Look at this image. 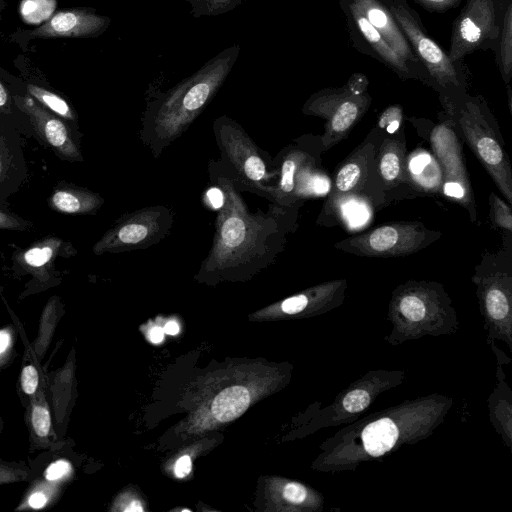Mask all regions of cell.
<instances>
[{
	"label": "cell",
	"mask_w": 512,
	"mask_h": 512,
	"mask_svg": "<svg viewBox=\"0 0 512 512\" xmlns=\"http://www.w3.org/2000/svg\"><path fill=\"white\" fill-rule=\"evenodd\" d=\"M210 181L221 188L211 248L203 259L199 277L244 278L275 263L287 235L296 230L297 211L274 203L268 211L252 212L235 184L228 167L219 159L208 163Z\"/></svg>",
	"instance_id": "6da1fadb"
},
{
	"label": "cell",
	"mask_w": 512,
	"mask_h": 512,
	"mask_svg": "<svg viewBox=\"0 0 512 512\" xmlns=\"http://www.w3.org/2000/svg\"><path fill=\"white\" fill-rule=\"evenodd\" d=\"M240 53L231 45L192 75L147 102L141 118L140 140L154 158L191 126L220 90Z\"/></svg>",
	"instance_id": "7a4b0ae2"
},
{
	"label": "cell",
	"mask_w": 512,
	"mask_h": 512,
	"mask_svg": "<svg viewBox=\"0 0 512 512\" xmlns=\"http://www.w3.org/2000/svg\"><path fill=\"white\" fill-rule=\"evenodd\" d=\"M443 111L451 118L462 138L512 205V169L498 123L481 95L467 92L439 98Z\"/></svg>",
	"instance_id": "3957f363"
},
{
	"label": "cell",
	"mask_w": 512,
	"mask_h": 512,
	"mask_svg": "<svg viewBox=\"0 0 512 512\" xmlns=\"http://www.w3.org/2000/svg\"><path fill=\"white\" fill-rule=\"evenodd\" d=\"M212 130L220 160L228 167L237 187L266 198L279 176L274 159L256 145L238 122L226 115L214 120Z\"/></svg>",
	"instance_id": "277c9868"
},
{
	"label": "cell",
	"mask_w": 512,
	"mask_h": 512,
	"mask_svg": "<svg viewBox=\"0 0 512 512\" xmlns=\"http://www.w3.org/2000/svg\"><path fill=\"white\" fill-rule=\"evenodd\" d=\"M396 19L411 49L428 76V86L439 98L467 92L468 69L462 61H452L427 32L419 14L407 0H382Z\"/></svg>",
	"instance_id": "5b68a950"
},
{
	"label": "cell",
	"mask_w": 512,
	"mask_h": 512,
	"mask_svg": "<svg viewBox=\"0 0 512 512\" xmlns=\"http://www.w3.org/2000/svg\"><path fill=\"white\" fill-rule=\"evenodd\" d=\"M442 237L420 221L386 223L349 236L334 248L361 257H402L419 252Z\"/></svg>",
	"instance_id": "8992f818"
},
{
	"label": "cell",
	"mask_w": 512,
	"mask_h": 512,
	"mask_svg": "<svg viewBox=\"0 0 512 512\" xmlns=\"http://www.w3.org/2000/svg\"><path fill=\"white\" fill-rule=\"evenodd\" d=\"M428 139L442 173V194L464 208L477 222L476 202L466 168L462 144L451 118L443 111L438 124L431 123Z\"/></svg>",
	"instance_id": "52a82bcc"
},
{
	"label": "cell",
	"mask_w": 512,
	"mask_h": 512,
	"mask_svg": "<svg viewBox=\"0 0 512 512\" xmlns=\"http://www.w3.org/2000/svg\"><path fill=\"white\" fill-rule=\"evenodd\" d=\"M174 212L164 205L147 206L117 220L93 248L95 254L142 250L158 244L171 231Z\"/></svg>",
	"instance_id": "ba28073f"
},
{
	"label": "cell",
	"mask_w": 512,
	"mask_h": 512,
	"mask_svg": "<svg viewBox=\"0 0 512 512\" xmlns=\"http://www.w3.org/2000/svg\"><path fill=\"white\" fill-rule=\"evenodd\" d=\"M371 103L368 92L353 94L344 85L313 93L304 103L302 112L325 120L324 133L319 136L322 151L325 152L347 138Z\"/></svg>",
	"instance_id": "9c48e42d"
},
{
	"label": "cell",
	"mask_w": 512,
	"mask_h": 512,
	"mask_svg": "<svg viewBox=\"0 0 512 512\" xmlns=\"http://www.w3.org/2000/svg\"><path fill=\"white\" fill-rule=\"evenodd\" d=\"M500 0H466L454 19L447 51L452 61H462L469 54L494 51L500 25Z\"/></svg>",
	"instance_id": "30bf717a"
},
{
	"label": "cell",
	"mask_w": 512,
	"mask_h": 512,
	"mask_svg": "<svg viewBox=\"0 0 512 512\" xmlns=\"http://www.w3.org/2000/svg\"><path fill=\"white\" fill-rule=\"evenodd\" d=\"M380 135L373 128L363 142L335 171L327 196L356 193L368 197L379 210L388 203V195L376 166Z\"/></svg>",
	"instance_id": "8fae6325"
},
{
	"label": "cell",
	"mask_w": 512,
	"mask_h": 512,
	"mask_svg": "<svg viewBox=\"0 0 512 512\" xmlns=\"http://www.w3.org/2000/svg\"><path fill=\"white\" fill-rule=\"evenodd\" d=\"M111 18L98 14L91 7H73L55 12L48 20L32 29H17L7 40L22 51H29L37 40L87 39L102 35L110 26Z\"/></svg>",
	"instance_id": "7c38bea8"
},
{
	"label": "cell",
	"mask_w": 512,
	"mask_h": 512,
	"mask_svg": "<svg viewBox=\"0 0 512 512\" xmlns=\"http://www.w3.org/2000/svg\"><path fill=\"white\" fill-rule=\"evenodd\" d=\"M339 6L344 14L350 42L354 49L374 58L403 81L418 80L426 84L425 76L389 45L353 0H339Z\"/></svg>",
	"instance_id": "4fadbf2b"
},
{
	"label": "cell",
	"mask_w": 512,
	"mask_h": 512,
	"mask_svg": "<svg viewBox=\"0 0 512 512\" xmlns=\"http://www.w3.org/2000/svg\"><path fill=\"white\" fill-rule=\"evenodd\" d=\"M323 153L319 136L305 135L283 148L274 158L279 169L277 183L267 194V199L274 204L289 207L296 204L293 199L295 177L307 162L321 158Z\"/></svg>",
	"instance_id": "5bb4252c"
},
{
	"label": "cell",
	"mask_w": 512,
	"mask_h": 512,
	"mask_svg": "<svg viewBox=\"0 0 512 512\" xmlns=\"http://www.w3.org/2000/svg\"><path fill=\"white\" fill-rule=\"evenodd\" d=\"M377 210L372 201L361 194L327 196L317 224L327 227L341 225L348 231H357L371 222Z\"/></svg>",
	"instance_id": "9a60e30c"
},
{
	"label": "cell",
	"mask_w": 512,
	"mask_h": 512,
	"mask_svg": "<svg viewBox=\"0 0 512 512\" xmlns=\"http://www.w3.org/2000/svg\"><path fill=\"white\" fill-rule=\"evenodd\" d=\"M363 12L370 24L384 37L389 45L409 64L420 71L426 78L425 69L413 53L411 46L400 29L396 19L382 0H353Z\"/></svg>",
	"instance_id": "2e32d148"
},
{
	"label": "cell",
	"mask_w": 512,
	"mask_h": 512,
	"mask_svg": "<svg viewBox=\"0 0 512 512\" xmlns=\"http://www.w3.org/2000/svg\"><path fill=\"white\" fill-rule=\"evenodd\" d=\"M13 65L20 74L25 90L33 99L54 114L68 120L75 118L67 100L50 86L46 76L33 60L25 54H19L13 59Z\"/></svg>",
	"instance_id": "e0dca14e"
},
{
	"label": "cell",
	"mask_w": 512,
	"mask_h": 512,
	"mask_svg": "<svg viewBox=\"0 0 512 512\" xmlns=\"http://www.w3.org/2000/svg\"><path fill=\"white\" fill-rule=\"evenodd\" d=\"M406 155L404 125L392 135L380 136L376 149V166L387 195L388 191L407 184Z\"/></svg>",
	"instance_id": "ac0fdd59"
},
{
	"label": "cell",
	"mask_w": 512,
	"mask_h": 512,
	"mask_svg": "<svg viewBox=\"0 0 512 512\" xmlns=\"http://www.w3.org/2000/svg\"><path fill=\"white\" fill-rule=\"evenodd\" d=\"M406 183L419 192L442 194V173L434 155L416 149L405 160Z\"/></svg>",
	"instance_id": "d6986e66"
},
{
	"label": "cell",
	"mask_w": 512,
	"mask_h": 512,
	"mask_svg": "<svg viewBox=\"0 0 512 512\" xmlns=\"http://www.w3.org/2000/svg\"><path fill=\"white\" fill-rule=\"evenodd\" d=\"M27 423L34 446L43 449L55 447L56 436L52 428L51 413L43 388L30 398Z\"/></svg>",
	"instance_id": "ffe728a7"
},
{
	"label": "cell",
	"mask_w": 512,
	"mask_h": 512,
	"mask_svg": "<svg viewBox=\"0 0 512 512\" xmlns=\"http://www.w3.org/2000/svg\"><path fill=\"white\" fill-rule=\"evenodd\" d=\"M320 164L321 158H315L298 171L293 194L295 203H304L309 198L327 196L330 192L332 179Z\"/></svg>",
	"instance_id": "44dd1931"
},
{
	"label": "cell",
	"mask_w": 512,
	"mask_h": 512,
	"mask_svg": "<svg viewBox=\"0 0 512 512\" xmlns=\"http://www.w3.org/2000/svg\"><path fill=\"white\" fill-rule=\"evenodd\" d=\"M499 34L494 49L495 62L504 84L512 78V0H500Z\"/></svg>",
	"instance_id": "7402d4cb"
},
{
	"label": "cell",
	"mask_w": 512,
	"mask_h": 512,
	"mask_svg": "<svg viewBox=\"0 0 512 512\" xmlns=\"http://www.w3.org/2000/svg\"><path fill=\"white\" fill-rule=\"evenodd\" d=\"M397 439L398 429L389 418H381L370 423L362 432L364 448L372 456H380L388 452Z\"/></svg>",
	"instance_id": "603a6c76"
},
{
	"label": "cell",
	"mask_w": 512,
	"mask_h": 512,
	"mask_svg": "<svg viewBox=\"0 0 512 512\" xmlns=\"http://www.w3.org/2000/svg\"><path fill=\"white\" fill-rule=\"evenodd\" d=\"M250 403L248 390L243 386H231L222 390L212 402V413L221 422H228L243 414Z\"/></svg>",
	"instance_id": "cb8c5ba5"
},
{
	"label": "cell",
	"mask_w": 512,
	"mask_h": 512,
	"mask_svg": "<svg viewBox=\"0 0 512 512\" xmlns=\"http://www.w3.org/2000/svg\"><path fill=\"white\" fill-rule=\"evenodd\" d=\"M62 486L38 478L24 493L15 511L41 510L55 504L60 497Z\"/></svg>",
	"instance_id": "d4e9b609"
},
{
	"label": "cell",
	"mask_w": 512,
	"mask_h": 512,
	"mask_svg": "<svg viewBox=\"0 0 512 512\" xmlns=\"http://www.w3.org/2000/svg\"><path fill=\"white\" fill-rule=\"evenodd\" d=\"M53 205L61 212L80 213L91 212L102 204L98 195L92 193H76L60 190L52 197Z\"/></svg>",
	"instance_id": "484cf974"
},
{
	"label": "cell",
	"mask_w": 512,
	"mask_h": 512,
	"mask_svg": "<svg viewBox=\"0 0 512 512\" xmlns=\"http://www.w3.org/2000/svg\"><path fill=\"white\" fill-rule=\"evenodd\" d=\"M56 6L55 0H22L19 12L26 23L41 25L55 13Z\"/></svg>",
	"instance_id": "4316f807"
},
{
	"label": "cell",
	"mask_w": 512,
	"mask_h": 512,
	"mask_svg": "<svg viewBox=\"0 0 512 512\" xmlns=\"http://www.w3.org/2000/svg\"><path fill=\"white\" fill-rule=\"evenodd\" d=\"M189 3L191 15L195 18L203 16H219L234 10L246 0H183Z\"/></svg>",
	"instance_id": "83f0119b"
},
{
	"label": "cell",
	"mask_w": 512,
	"mask_h": 512,
	"mask_svg": "<svg viewBox=\"0 0 512 512\" xmlns=\"http://www.w3.org/2000/svg\"><path fill=\"white\" fill-rule=\"evenodd\" d=\"M403 116L401 105H389L379 115L374 129L380 136L392 135L403 126Z\"/></svg>",
	"instance_id": "f1b7e54d"
},
{
	"label": "cell",
	"mask_w": 512,
	"mask_h": 512,
	"mask_svg": "<svg viewBox=\"0 0 512 512\" xmlns=\"http://www.w3.org/2000/svg\"><path fill=\"white\" fill-rule=\"evenodd\" d=\"M490 218L495 228L512 233V210L511 205L503 201L494 192L489 196Z\"/></svg>",
	"instance_id": "f546056e"
},
{
	"label": "cell",
	"mask_w": 512,
	"mask_h": 512,
	"mask_svg": "<svg viewBox=\"0 0 512 512\" xmlns=\"http://www.w3.org/2000/svg\"><path fill=\"white\" fill-rule=\"evenodd\" d=\"M401 314L411 321H420L426 314V303L418 292H406L398 301Z\"/></svg>",
	"instance_id": "4dcf8cb0"
},
{
	"label": "cell",
	"mask_w": 512,
	"mask_h": 512,
	"mask_svg": "<svg viewBox=\"0 0 512 512\" xmlns=\"http://www.w3.org/2000/svg\"><path fill=\"white\" fill-rule=\"evenodd\" d=\"M72 464L66 459L51 462L43 472V478L51 483L63 486L73 476Z\"/></svg>",
	"instance_id": "1f68e13d"
},
{
	"label": "cell",
	"mask_w": 512,
	"mask_h": 512,
	"mask_svg": "<svg viewBox=\"0 0 512 512\" xmlns=\"http://www.w3.org/2000/svg\"><path fill=\"white\" fill-rule=\"evenodd\" d=\"M30 469L24 462H5L0 460V485L26 481Z\"/></svg>",
	"instance_id": "d6a6232c"
},
{
	"label": "cell",
	"mask_w": 512,
	"mask_h": 512,
	"mask_svg": "<svg viewBox=\"0 0 512 512\" xmlns=\"http://www.w3.org/2000/svg\"><path fill=\"white\" fill-rule=\"evenodd\" d=\"M20 387L29 398L34 397L42 388L39 370L33 363L23 365L20 374Z\"/></svg>",
	"instance_id": "836d02e7"
},
{
	"label": "cell",
	"mask_w": 512,
	"mask_h": 512,
	"mask_svg": "<svg viewBox=\"0 0 512 512\" xmlns=\"http://www.w3.org/2000/svg\"><path fill=\"white\" fill-rule=\"evenodd\" d=\"M370 401L369 394L365 390H353L343 400V407L350 413H357L364 410Z\"/></svg>",
	"instance_id": "e575fe53"
},
{
	"label": "cell",
	"mask_w": 512,
	"mask_h": 512,
	"mask_svg": "<svg viewBox=\"0 0 512 512\" xmlns=\"http://www.w3.org/2000/svg\"><path fill=\"white\" fill-rule=\"evenodd\" d=\"M15 331L12 326L0 329V367L7 363L13 351Z\"/></svg>",
	"instance_id": "d590c367"
},
{
	"label": "cell",
	"mask_w": 512,
	"mask_h": 512,
	"mask_svg": "<svg viewBox=\"0 0 512 512\" xmlns=\"http://www.w3.org/2000/svg\"><path fill=\"white\" fill-rule=\"evenodd\" d=\"M314 291V289H313ZM312 291V293H313ZM310 296L308 294L302 293L292 297H289L282 301L280 304L281 310L286 314H296L303 311L310 302Z\"/></svg>",
	"instance_id": "8d00e7d4"
},
{
	"label": "cell",
	"mask_w": 512,
	"mask_h": 512,
	"mask_svg": "<svg viewBox=\"0 0 512 512\" xmlns=\"http://www.w3.org/2000/svg\"><path fill=\"white\" fill-rule=\"evenodd\" d=\"M418 5L433 13H445L457 8L462 0H414Z\"/></svg>",
	"instance_id": "74e56055"
},
{
	"label": "cell",
	"mask_w": 512,
	"mask_h": 512,
	"mask_svg": "<svg viewBox=\"0 0 512 512\" xmlns=\"http://www.w3.org/2000/svg\"><path fill=\"white\" fill-rule=\"evenodd\" d=\"M52 252L50 247H34L25 253L24 260L33 267H40L50 260Z\"/></svg>",
	"instance_id": "f35d334b"
},
{
	"label": "cell",
	"mask_w": 512,
	"mask_h": 512,
	"mask_svg": "<svg viewBox=\"0 0 512 512\" xmlns=\"http://www.w3.org/2000/svg\"><path fill=\"white\" fill-rule=\"evenodd\" d=\"M369 80L365 74L361 72L353 73L347 80L345 86L353 94H363L367 92Z\"/></svg>",
	"instance_id": "ab89813d"
},
{
	"label": "cell",
	"mask_w": 512,
	"mask_h": 512,
	"mask_svg": "<svg viewBox=\"0 0 512 512\" xmlns=\"http://www.w3.org/2000/svg\"><path fill=\"white\" fill-rule=\"evenodd\" d=\"M307 495L306 489L299 483L290 482L286 484L283 490V496L292 503H301Z\"/></svg>",
	"instance_id": "60d3db41"
},
{
	"label": "cell",
	"mask_w": 512,
	"mask_h": 512,
	"mask_svg": "<svg viewBox=\"0 0 512 512\" xmlns=\"http://www.w3.org/2000/svg\"><path fill=\"white\" fill-rule=\"evenodd\" d=\"M206 196H207L208 201L210 202V204L212 205V207L214 209L217 210L218 208H220L222 206L223 200H224V195H223V191L221 190V188L219 186L213 184V186L207 190Z\"/></svg>",
	"instance_id": "b9f144b4"
},
{
	"label": "cell",
	"mask_w": 512,
	"mask_h": 512,
	"mask_svg": "<svg viewBox=\"0 0 512 512\" xmlns=\"http://www.w3.org/2000/svg\"><path fill=\"white\" fill-rule=\"evenodd\" d=\"M191 459L188 455L180 457L174 467V473L178 478L187 476L191 471Z\"/></svg>",
	"instance_id": "7bdbcfd3"
},
{
	"label": "cell",
	"mask_w": 512,
	"mask_h": 512,
	"mask_svg": "<svg viewBox=\"0 0 512 512\" xmlns=\"http://www.w3.org/2000/svg\"><path fill=\"white\" fill-rule=\"evenodd\" d=\"M164 333L165 332L162 328L154 327L149 332V340L154 344H158L163 341Z\"/></svg>",
	"instance_id": "ee69618b"
},
{
	"label": "cell",
	"mask_w": 512,
	"mask_h": 512,
	"mask_svg": "<svg viewBox=\"0 0 512 512\" xmlns=\"http://www.w3.org/2000/svg\"><path fill=\"white\" fill-rule=\"evenodd\" d=\"M18 226L16 220L0 212V228H15Z\"/></svg>",
	"instance_id": "f6af8a7d"
},
{
	"label": "cell",
	"mask_w": 512,
	"mask_h": 512,
	"mask_svg": "<svg viewBox=\"0 0 512 512\" xmlns=\"http://www.w3.org/2000/svg\"><path fill=\"white\" fill-rule=\"evenodd\" d=\"M179 325L175 321H168L164 326V332L169 335H176L179 332Z\"/></svg>",
	"instance_id": "bcb514c9"
},
{
	"label": "cell",
	"mask_w": 512,
	"mask_h": 512,
	"mask_svg": "<svg viewBox=\"0 0 512 512\" xmlns=\"http://www.w3.org/2000/svg\"><path fill=\"white\" fill-rule=\"evenodd\" d=\"M506 91H507L508 108H509L510 113L512 114V90H511L510 84H506Z\"/></svg>",
	"instance_id": "7dc6e473"
},
{
	"label": "cell",
	"mask_w": 512,
	"mask_h": 512,
	"mask_svg": "<svg viewBox=\"0 0 512 512\" xmlns=\"http://www.w3.org/2000/svg\"><path fill=\"white\" fill-rule=\"evenodd\" d=\"M6 6H7L6 1L5 0H0V24H1V20H2V12L6 8Z\"/></svg>",
	"instance_id": "c3c4849f"
},
{
	"label": "cell",
	"mask_w": 512,
	"mask_h": 512,
	"mask_svg": "<svg viewBox=\"0 0 512 512\" xmlns=\"http://www.w3.org/2000/svg\"><path fill=\"white\" fill-rule=\"evenodd\" d=\"M2 427H3V421H2V418L0 416V433H1Z\"/></svg>",
	"instance_id": "681fc988"
},
{
	"label": "cell",
	"mask_w": 512,
	"mask_h": 512,
	"mask_svg": "<svg viewBox=\"0 0 512 512\" xmlns=\"http://www.w3.org/2000/svg\"><path fill=\"white\" fill-rule=\"evenodd\" d=\"M0 172H1V162H0Z\"/></svg>",
	"instance_id": "f907efd6"
}]
</instances>
